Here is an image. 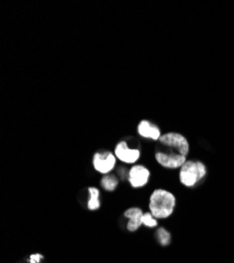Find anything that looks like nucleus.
I'll return each mask as SVG.
<instances>
[{"mask_svg": "<svg viewBox=\"0 0 234 263\" xmlns=\"http://www.w3.org/2000/svg\"><path fill=\"white\" fill-rule=\"evenodd\" d=\"M157 238H158V240L160 242V245L163 246V247L169 246V243L171 241L170 233L167 230H165L164 228L158 229V231H157Z\"/></svg>", "mask_w": 234, "mask_h": 263, "instance_id": "9b49d317", "label": "nucleus"}, {"mask_svg": "<svg viewBox=\"0 0 234 263\" xmlns=\"http://www.w3.org/2000/svg\"><path fill=\"white\" fill-rule=\"evenodd\" d=\"M207 175V168L203 162L187 160L180 170V181L183 186L194 188Z\"/></svg>", "mask_w": 234, "mask_h": 263, "instance_id": "7ed1b4c3", "label": "nucleus"}, {"mask_svg": "<svg viewBox=\"0 0 234 263\" xmlns=\"http://www.w3.org/2000/svg\"><path fill=\"white\" fill-rule=\"evenodd\" d=\"M175 204H177V199L172 193L159 189L151 194L149 199V210L154 218L165 219L172 215Z\"/></svg>", "mask_w": 234, "mask_h": 263, "instance_id": "f03ea898", "label": "nucleus"}, {"mask_svg": "<svg viewBox=\"0 0 234 263\" xmlns=\"http://www.w3.org/2000/svg\"><path fill=\"white\" fill-rule=\"evenodd\" d=\"M118 179L114 175H106L101 180V186L105 191L113 192L116 190L117 186H118Z\"/></svg>", "mask_w": 234, "mask_h": 263, "instance_id": "9d476101", "label": "nucleus"}, {"mask_svg": "<svg viewBox=\"0 0 234 263\" xmlns=\"http://www.w3.org/2000/svg\"><path fill=\"white\" fill-rule=\"evenodd\" d=\"M150 177L149 170L143 165H133L128 172V180L130 186L134 189L142 188L148 183Z\"/></svg>", "mask_w": 234, "mask_h": 263, "instance_id": "39448f33", "label": "nucleus"}, {"mask_svg": "<svg viewBox=\"0 0 234 263\" xmlns=\"http://www.w3.org/2000/svg\"><path fill=\"white\" fill-rule=\"evenodd\" d=\"M142 222L143 225L148 227V228H155L158 226V220L157 218H154L152 216L151 213H146L143 215V218H142Z\"/></svg>", "mask_w": 234, "mask_h": 263, "instance_id": "f8f14e48", "label": "nucleus"}, {"mask_svg": "<svg viewBox=\"0 0 234 263\" xmlns=\"http://www.w3.org/2000/svg\"><path fill=\"white\" fill-rule=\"evenodd\" d=\"M143 215L144 213L139 208H131L124 212V216L129 219L127 223V230L129 232H135L141 227V225H143L142 222Z\"/></svg>", "mask_w": 234, "mask_h": 263, "instance_id": "6e6552de", "label": "nucleus"}, {"mask_svg": "<svg viewBox=\"0 0 234 263\" xmlns=\"http://www.w3.org/2000/svg\"><path fill=\"white\" fill-rule=\"evenodd\" d=\"M189 150V142L182 134H164L155 145V160L166 169H178L187 161Z\"/></svg>", "mask_w": 234, "mask_h": 263, "instance_id": "f257e3e1", "label": "nucleus"}, {"mask_svg": "<svg viewBox=\"0 0 234 263\" xmlns=\"http://www.w3.org/2000/svg\"><path fill=\"white\" fill-rule=\"evenodd\" d=\"M41 259H42V256H41V255H39V254H37V255H32V256H31V261H32V263H38V262H40Z\"/></svg>", "mask_w": 234, "mask_h": 263, "instance_id": "ddd939ff", "label": "nucleus"}, {"mask_svg": "<svg viewBox=\"0 0 234 263\" xmlns=\"http://www.w3.org/2000/svg\"><path fill=\"white\" fill-rule=\"evenodd\" d=\"M138 133L144 138H150L154 141H158L161 137V131L157 125L150 121L142 120L138 125Z\"/></svg>", "mask_w": 234, "mask_h": 263, "instance_id": "0eeeda50", "label": "nucleus"}, {"mask_svg": "<svg viewBox=\"0 0 234 263\" xmlns=\"http://www.w3.org/2000/svg\"><path fill=\"white\" fill-rule=\"evenodd\" d=\"M94 168L101 174H109L116 165V156L111 152L96 153L93 159Z\"/></svg>", "mask_w": 234, "mask_h": 263, "instance_id": "20e7f679", "label": "nucleus"}, {"mask_svg": "<svg viewBox=\"0 0 234 263\" xmlns=\"http://www.w3.org/2000/svg\"><path fill=\"white\" fill-rule=\"evenodd\" d=\"M90 200L87 203V207L91 211H96L100 208V201H99V196H100V191L96 188H90Z\"/></svg>", "mask_w": 234, "mask_h": 263, "instance_id": "1a4fd4ad", "label": "nucleus"}, {"mask_svg": "<svg viewBox=\"0 0 234 263\" xmlns=\"http://www.w3.org/2000/svg\"><path fill=\"white\" fill-rule=\"evenodd\" d=\"M116 157L125 163H134L140 158V150L138 149H129L128 144L126 141H121L116 145L115 149Z\"/></svg>", "mask_w": 234, "mask_h": 263, "instance_id": "423d86ee", "label": "nucleus"}]
</instances>
